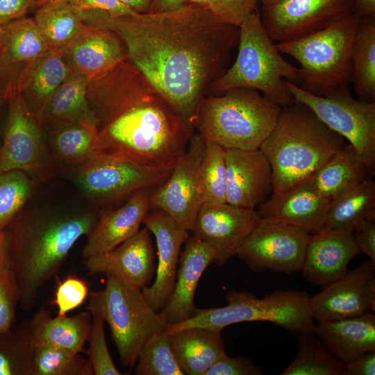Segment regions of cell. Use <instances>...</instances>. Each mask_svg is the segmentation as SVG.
Here are the masks:
<instances>
[{"mask_svg": "<svg viewBox=\"0 0 375 375\" xmlns=\"http://www.w3.org/2000/svg\"><path fill=\"white\" fill-rule=\"evenodd\" d=\"M38 0H0V25L25 17Z\"/></svg>", "mask_w": 375, "mask_h": 375, "instance_id": "cell-50", "label": "cell"}, {"mask_svg": "<svg viewBox=\"0 0 375 375\" xmlns=\"http://www.w3.org/2000/svg\"><path fill=\"white\" fill-rule=\"evenodd\" d=\"M199 177L204 203L226 202L224 148L215 143L206 142Z\"/></svg>", "mask_w": 375, "mask_h": 375, "instance_id": "cell-42", "label": "cell"}, {"mask_svg": "<svg viewBox=\"0 0 375 375\" xmlns=\"http://www.w3.org/2000/svg\"><path fill=\"white\" fill-rule=\"evenodd\" d=\"M80 353L35 345L30 375H94L92 367Z\"/></svg>", "mask_w": 375, "mask_h": 375, "instance_id": "cell-40", "label": "cell"}, {"mask_svg": "<svg viewBox=\"0 0 375 375\" xmlns=\"http://www.w3.org/2000/svg\"><path fill=\"white\" fill-rule=\"evenodd\" d=\"M372 176L357 150L345 144L309 177L325 199L331 201Z\"/></svg>", "mask_w": 375, "mask_h": 375, "instance_id": "cell-30", "label": "cell"}, {"mask_svg": "<svg viewBox=\"0 0 375 375\" xmlns=\"http://www.w3.org/2000/svg\"><path fill=\"white\" fill-rule=\"evenodd\" d=\"M310 235L296 227L260 219L237 256L253 272L291 274L301 270Z\"/></svg>", "mask_w": 375, "mask_h": 375, "instance_id": "cell-15", "label": "cell"}, {"mask_svg": "<svg viewBox=\"0 0 375 375\" xmlns=\"http://www.w3.org/2000/svg\"><path fill=\"white\" fill-rule=\"evenodd\" d=\"M19 301V292L12 274L6 266L0 267V334L15 325Z\"/></svg>", "mask_w": 375, "mask_h": 375, "instance_id": "cell-45", "label": "cell"}, {"mask_svg": "<svg viewBox=\"0 0 375 375\" xmlns=\"http://www.w3.org/2000/svg\"><path fill=\"white\" fill-rule=\"evenodd\" d=\"M346 144L304 104L283 107L277 123L260 146L270 163L273 194L309 178Z\"/></svg>", "mask_w": 375, "mask_h": 375, "instance_id": "cell-4", "label": "cell"}, {"mask_svg": "<svg viewBox=\"0 0 375 375\" xmlns=\"http://www.w3.org/2000/svg\"><path fill=\"white\" fill-rule=\"evenodd\" d=\"M226 203L253 208L262 203L272 191L271 165L260 149H225Z\"/></svg>", "mask_w": 375, "mask_h": 375, "instance_id": "cell-22", "label": "cell"}, {"mask_svg": "<svg viewBox=\"0 0 375 375\" xmlns=\"http://www.w3.org/2000/svg\"><path fill=\"white\" fill-rule=\"evenodd\" d=\"M106 276L103 290L90 294L87 310L97 311L108 323L120 364L131 369L147 340L169 325L149 305L140 289Z\"/></svg>", "mask_w": 375, "mask_h": 375, "instance_id": "cell-9", "label": "cell"}, {"mask_svg": "<svg viewBox=\"0 0 375 375\" xmlns=\"http://www.w3.org/2000/svg\"><path fill=\"white\" fill-rule=\"evenodd\" d=\"M205 148V140L194 133L169 176L151 192V208L164 211L188 231L204 203L199 172Z\"/></svg>", "mask_w": 375, "mask_h": 375, "instance_id": "cell-13", "label": "cell"}, {"mask_svg": "<svg viewBox=\"0 0 375 375\" xmlns=\"http://www.w3.org/2000/svg\"><path fill=\"white\" fill-rule=\"evenodd\" d=\"M353 235L359 253L368 256L375 262V220L362 223Z\"/></svg>", "mask_w": 375, "mask_h": 375, "instance_id": "cell-49", "label": "cell"}, {"mask_svg": "<svg viewBox=\"0 0 375 375\" xmlns=\"http://www.w3.org/2000/svg\"><path fill=\"white\" fill-rule=\"evenodd\" d=\"M358 254L353 232L324 227L310 235L300 271L308 282L324 288L342 277Z\"/></svg>", "mask_w": 375, "mask_h": 375, "instance_id": "cell-20", "label": "cell"}, {"mask_svg": "<svg viewBox=\"0 0 375 375\" xmlns=\"http://www.w3.org/2000/svg\"><path fill=\"white\" fill-rule=\"evenodd\" d=\"M174 167L147 165L96 152L68 172L81 196L98 208L138 190H153L167 180Z\"/></svg>", "mask_w": 375, "mask_h": 375, "instance_id": "cell-10", "label": "cell"}, {"mask_svg": "<svg viewBox=\"0 0 375 375\" xmlns=\"http://www.w3.org/2000/svg\"><path fill=\"white\" fill-rule=\"evenodd\" d=\"M49 49L33 17H23L11 22L0 56L8 65L25 69Z\"/></svg>", "mask_w": 375, "mask_h": 375, "instance_id": "cell-36", "label": "cell"}, {"mask_svg": "<svg viewBox=\"0 0 375 375\" xmlns=\"http://www.w3.org/2000/svg\"><path fill=\"white\" fill-rule=\"evenodd\" d=\"M47 1H49V0H38V1L36 3L33 10H35L38 7H39L42 4L44 3Z\"/></svg>", "mask_w": 375, "mask_h": 375, "instance_id": "cell-59", "label": "cell"}, {"mask_svg": "<svg viewBox=\"0 0 375 375\" xmlns=\"http://www.w3.org/2000/svg\"><path fill=\"white\" fill-rule=\"evenodd\" d=\"M70 72L60 50L50 49L20 75L17 88L39 120L49 99Z\"/></svg>", "mask_w": 375, "mask_h": 375, "instance_id": "cell-28", "label": "cell"}, {"mask_svg": "<svg viewBox=\"0 0 375 375\" xmlns=\"http://www.w3.org/2000/svg\"><path fill=\"white\" fill-rule=\"evenodd\" d=\"M142 224L156 238L158 263L156 278L142 293L153 310L158 312L168 301L174 287L181 248L188 238V231L181 228L166 212L151 208Z\"/></svg>", "mask_w": 375, "mask_h": 375, "instance_id": "cell-18", "label": "cell"}, {"mask_svg": "<svg viewBox=\"0 0 375 375\" xmlns=\"http://www.w3.org/2000/svg\"><path fill=\"white\" fill-rule=\"evenodd\" d=\"M99 214L92 206L27 202L6 228V267L16 281L22 309L34 307L41 288L57 275L73 246L93 228Z\"/></svg>", "mask_w": 375, "mask_h": 375, "instance_id": "cell-3", "label": "cell"}, {"mask_svg": "<svg viewBox=\"0 0 375 375\" xmlns=\"http://www.w3.org/2000/svg\"><path fill=\"white\" fill-rule=\"evenodd\" d=\"M354 14L359 17H375V0H351Z\"/></svg>", "mask_w": 375, "mask_h": 375, "instance_id": "cell-54", "label": "cell"}, {"mask_svg": "<svg viewBox=\"0 0 375 375\" xmlns=\"http://www.w3.org/2000/svg\"><path fill=\"white\" fill-rule=\"evenodd\" d=\"M351 83L360 99L375 100V17H360L352 51Z\"/></svg>", "mask_w": 375, "mask_h": 375, "instance_id": "cell-35", "label": "cell"}, {"mask_svg": "<svg viewBox=\"0 0 375 375\" xmlns=\"http://www.w3.org/2000/svg\"><path fill=\"white\" fill-rule=\"evenodd\" d=\"M11 22L0 25V49L3 47L8 33L10 31Z\"/></svg>", "mask_w": 375, "mask_h": 375, "instance_id": "cell-57", "label": "cell"}, {"mask_svg": "<svg viewBox=\"0 0 375 375\" xmlns=\"http://www.w3.org/2000/svg\"><path fill=\"white\" fill-rule=\"evenodd\" d=\"M89 78L71 70L53 93L40 121L59 120L82 125L97 135V126L87 97Z\"/></svg>", "mask_w": 375, "mask_h": 375, "instance_id": "cell-32", "label": "cell"}, {"mask_svg": "<svg viewBox=\"0 0 375 375\" xmlns=\"http://www.w3.org/2000/svg\"><path fill=\"white\" fill-rule=\"evenodd\" d=\"M92 315V324L88 338V348L85 350L94 375H121L110 356L105 336L104 319L95 310Z\"/></svg>", "mask_w": 375, "mask_h": 375, "instance_id": "cell-43", "label": "cell"}, {"mask_svg": "<svg viewBox=\"0 0 375 375\" xmlns=\"http://www.w3.org/2000/svg\"><path fill=\"white\" fill-rule=\"evenodd\" d=\"M7 242L5 231H0V267L6 266Z\"/></svg>", "mask_w": 375, "mask_h": 375, "instance_id": "cell-56", "label": "cell"}, {"mask_svg": "<svg viewBox=\"0 0 375 375\" xmlns=\"http://www.w3.org/2000/svg\"><path fill=\"white\" fill-rule=\"evenodd\" d=\"M360 17L353 13L328 27L297 40L276 44L301 65V88L319 97L348 88L352 74V51Z\"/></svg>", "mask_w": 375, "mask_h": 375, "instance_id": "cell-7", "label": "cell"}, {"mask_svg": "<svg viewBox=\"0 0 375 375\" xmlns=\"http://www.w3.org/2000/svg\"><path fill=\"white\" fill-rule=\"evenodd\" d=\"M136 362V375H184L174 358L166 331L153 334L147 340Z\"/></svg>", "mask_w": 375, "mask_h": 375, "instance_id": "cell-41", "label": "cell"}, {"mask_svg": "<svg viewBox=\"0 0 375 375\" xmlns=\"http://www.w3.org/2000/svg\"><path fill=\"white\" fill-rule=\"evenodd\" d=\"M272 0H258L259 2H260L262 4L267 3Z\"/></svg>", "mask_w": 375, "mask_h": 375, "instance_id": "cell-60", "label": "cell"}, {"mask_svg": "<svg viewBox=\"0 0 375 375\" xmlns=\"http://www.w3.org/2000/svg\"><path fill=\"white\" fill-rule=\"evenodd\" d=\"M35 344L28 321L0 334V375H30Z\"/></svg>", "mask_w": 375, "mask_h": 375, "instance_id": "cell-38", "label": "cell"}, {"mask_svg": "<svg viewBox=\"0 0 375 375\" xmlns=\"http://www.w3.org/2000/svg\"><path fill=\"white\" fill-rule=\"evenodd\" d=\"M375 262L366 260L309 298L313 319L350 318L375 310Z\"/></svg>", "mask_w": 375, "mask_h": 375, "instance_id": "cell-16", "label": "cell"}, {"mask_svg": "<svg viewBox=\"0 0 375 375\" xmlns=\"http://www.w3.org/2000/svg\"><path fill=\"white\" fill-rule=\"evenodd\" d=\"M155 252L150 231L144 227L114 249L84 258L89 275L110 274L142 290L156 274Z\"/></svg>", "mask_w": 375, "mask_h": 375, "instance_id": "cell-19", "label": "cell"}, {"mask_svg": "<svg viewBox=\"0 0 375 375\" xmlns=\"http://www.w3.org/2000/svg\"><path fill=\"white\" fill-rule=\"evenodd\" d=\"M34 10L33 19L50 49L67 45L87 26L65 0H49Z\"/></svg>", "mask_w": 375, "mask_h": 375, "instance_id": "cell-34", "label": "cell"}, {"mask_svg": "<svg viewBox=\"0 0 375 375\" xmlns=\"http://www.w3.org/2000/svg\"><path fill=\"white\" fill-rule=\"evenodd\" d=\"M354 13L351 0H272L262 5V24L274 42L320 31Z\"/></svg>", "mask_w": 375, "mask_h": 375, "instance_id": "cell-14", "label": "cell"}, {"mask_svg": "<svg viewBox=\"0 0 375 375\" xmlns=\"http://www.w3.org/2000/svg\"><path fill=\"white\" fill-rule=\"evenodd\" d=\"M28 323L35 345L85 352L92 324V315L88 310L73 316L53 317L46 308H41Z\"/></svg>", "mask_w": 375, "mask_h": 375, "instance_id": "cell-29", "label": "cell"}, {"mask_svg": "<svg viewBox=\"0 0 375 375\" xmlns=\"http://www.w3.org/2000/svg\"><path fill=\"white\" fill-rule=\"evenodd\" d=\"M238 53L233 65L215 80L211 94L237 88L256 90L282 108L294 102L284 81L299 82V68L286 61L265 31L257 11L238 26Z\"/></svg>", "mask_w": 375, "mask_h": 375, "instance_id": "cell-6", "label": "cell"}, {"mask_svg": "<svg viewBox=\"0 0 375 375\" xmlns=\"http://www.w3.org/2000/svg\"><path fill=\"white\" fill-rule=\"evenodd\" d=\"M8 105V96H0V145L1 143L3 132H1V122L5 110Z\"/></svg>", "mask_w": 375, "mask_h": 375, "instance_id": "cell-58", "label": "cell"}, {"mask_svg": "<svg viewBox=\"0 0 375 375\" xmlns=\"http://www.w3.org/2000/svg\"><path fill=\"white\" fill-rule=\"evenodd\" d=\"M78 12L85 25L119 37L127 60L169 102L192 136L210 85L225 72L230 51L238 44V27L190 3L157 13Z\"/></svg>", "mask_w": 375, "mask_h": 375, "instance_id": "cell-1", "label": "cell"}, {"mask_svg": "<svg viewBox=\"0 0 375 375\" xmlns=\"http://www.w3.org/2000/svg\"><path fill=\"white\" fill-rule=\"evenodd\" d=\"M188 4V0H151L149 12L157 13L178 10Z\"/></svg>", "mask_w": 375, "mask_h": 375, "instance_id": "cell-53", "label": "cell"}, {"mask_svg": "<svg viewBox=\"0 0 375 375\" xmlns=\"http://www.w3.org/2000/svg\"><path fill=\"white\" fill-rule=\"evenodd\" d=\"M258 2V0H188V3L201 6L220 21L238 27L257 11Z\"/></svg>", "mask_w": 375, "mask_h": 375, "instance_id": "cell-44", "label": "cell"}, {"mask_svg": "<svg viewBox=\"0 0 375 375\" xmlns=\"http://www.w3.org/2000/svg\"><path fill=\"white\" fill-rule=\"evenodd\" d=\"M284 85L294 101L308 107L329 128L349 142L374 176L375 102L353 99L348 88L319 97L287 80L284 81Z\"/></svg>", "mask_w": 375, "mask_h": 375, "instance_id": "cell-12", "label": "cell"}, {"mask_svg": "<svg viewBox=\"0 0 375 375\" xmlns=\"http://www.w3.org/2000/svg\"><path fill=\"white\" fill-rule=\"evenodd\" d=\"M12 169L24 171L40 182L60 171L43 124L28 108L17 87L8 96L0 145V171Z\"/></svg>", "mask_w": 375, "mask_h": 375, "instance_id": "cell-11", "label": "cell"}, {"mask_svg": "<svg viewBox=\"0 0 375 375\" xmlns=\"http://www.w3.org/2000/svg\"><path fill=\"white\" fill-rule=\"evenodd\" d=\"M375 351L365 353L346 363L344 375H374Z\"/></svg>", "mask_w": 375, "mask_h": 375, "instance_id": "cell-51", "label": "cell"}, {"mask_svg": "<svg viewBox=\"0 0 375 375\" xmlns=\"http://www.w3.org/2000/svg\"><path fill=\"white\" fill-rule=\"evenodd\" d=\"M262 368L243 356L231 357L225 353L206 372L205 375H261Z\"/></svg>", "mask_w": 375, "mask_h": 375, "instance_id": "cell-47", "label": "cell"}, {"mask_svg": "<svg viewBox=\"0 0 375 375\" xmlns=\"http://www.w3.org/2000/svg\"><path fill=\"white\" fill-rule=\"evenodd\" d=\"M93 112L95 151L143 165H175L191 137L173 106L128 62L102 82Z\"/></svg>", "mask_w": 375, "mask_h": 375, "instance_id": "cell-2", "label": "cell"}, {"mask_svg": "<svg viewBox=\"0 0 375 375\" xmlns=\"http://www.w3.org/2000/svg\"><path fill=\"white\" fill-rule=\"evenodd\" d=\"M330 202L308 178L283 192L273 194L256 211L261 219L314 234L324 228Z\"/></svg>", "mask_w": 375, "mask_h": 375, "instance_id": "cell-21", "label": "cell"}, {"mask_svg": "<svg viewBox=\"0 0 375 375\" xmlns=\"http://www.w3.org/2000/svg\"><path fill=\"white\" fill-rule=\"evenodd\" d=\"M223 329L194 326L169 335L174 358L183 374L205 375L226 353Z\"/></svg>", "mask_w": 375, "mask_h": 375, "instance_id": "cell-27", "label": "cell"}, {"mask_svg": "<svg viewBox=\"0 0 375 375\" xmlns=\"http://www.w3.org/2000/svg\"><path fill=\"white\" fill-rule=\"evenodd\" d=\"M315 334L325 347L345 363L375 351V315L318 322Z\"/></svg>", "mask_w": 375, "mask_h": 375, "instance_id": "cell-26", "label": "cell"}, {"mask_svg": "<svg viewBox=\"0 0 375 375\" xmlns=\"http://www.w3.org/2000/svg\"><path fill=\"white\" fill-rule=\"evenodd\" d=\"M299 351L281 375H344L346 363L334 356L314 332L299 334Z\"/></svg>", "mask_w": 375, "mask_h": 375, "instance_id": "cell-37", "label": "cell"}, {"mask_svg": "<svg viewBox=\"0 0 375 375\" xmlns=\"http://www.w3.org/2000/svg\"><path fill=\"white\" fill-rule=\"evenodd\" d=\"M75 9L84 10H99L111 15H121L135 13L128 6L119 0H65Z\"/></svg>", "mask_w": 375, "mask_h": 375, "instance_id": "cell-48", "label": "cell"}, {"mask_svg": "<svg viewBox=\"0 0 375 375\" xmlns=\"http://www.w3.org/2000/svg\"><path fill=\"white\" fill-rule=\"evenodd\" d=\"M22 72V67L8 65L0 56V96H8L10 91L17 87Z\"/></svg>", "mask_w": 375, "mask_h": 375, "instance_id": "cell-52", "label": "cell"}, {"mask_svg": "<svg viewBox=\"0 0 375 375\" xmlns=\"http://www.w3.org/2000/svg\"><path fill=\"white\" fill-rule=\"evenodd\" d=\"M227 304L212 308H197L191 318L169 325V334L184 328L201 326L224 329L231 324L247 322H269L299 335L314 332L309 296L297 290H277L259 299L246 291L230 290Z\"/></svg>", "mask_w": 375, "mask_h": 375, "instance_id": "cell-8", "label": "cell"}, {"mask_svg": "<svg viewBox=\"0 0 375 375\" xmlns=\"http://www.w3.org/2000/svg\"><path fill=\"white\" fill-rule=\"evenodd\" d=\"M87 283L75 276H68L58 283L52 303L58 308V316L66 315L85 301L88 295Z\"/></svg>", "mask_w": 375, "mask_h": 375, "instance_id": "cell-46", "label": "cell"}, {"mask_svg": "<svg viewBox=\"0 0 375 375\" xmlns=\"http://www.w3.org/2000/svg\"><path fill=\"white\" fill-rule=\"evenodd\" d=\"M253 208L225 203H204L195 219L192 232L215 252L214 263L222 266L238 252L260 221Z\"/></svg>", "mask_w": 375, "mask_h": 375, "instance_id": "cell-17", "label": "cell"}, {"mask_svg": "<svg viewBox=\"0 0 375 375\" xmlns=\"http://www.w3.org/2000/svg\"><path fill=\"white\" fill-rule=\"evenodd\" d=\"M133 11L147 13L149 11L151 0H119Z\"/></svg>", "mask_w": 375, "mask_h": 375, "instance_id": "cell-55", "label": "cell"}, {"mask_svg": "<svg viewBox=\"0 0 375 375\" xmlns=\"http://www.w3.org/2000/svg\"><path fill=\"white\" fill-rule=\"evenodd\" d=\"M53 161L60 171H69L90 159L96 153L97 135L78 124L59 121L42 122Z\"/></svg>", "mask_w": 375, "mask_h": 375, "instance_id": "cell-31", "label": "cell"}, {"mask_svg": "<svg viewBox=\"0 0 375 375\" xmlns=\"http://www.w3.org/2000/svg\"><path fill=\"white\" fill-rule=\"evenodd\" d=\"M282 107L251 88H237L206 96L194 133L225 149H256L274 128Z\"/></svg>", "mask_w": 375, "mask_h": 375, "instance_id": "cell-5", "label": "cell"}, {"mask_svg": "<svg viewBox=\"0 0 375 375\" xmlns=\"http://www.w3.org/2000/svg\"><path fill=\"white\" fill-rule=\"evenodd\" d=\"M215 252L195 235L188 236L180 254L173 291L158 312L163 321L173 325L194 315V294L199 279L207 267L214 263Z\"/></svg>", "mask_w": 375, "mask_h": 375, "instance_id": "cell-23", "label": "cell"}, {"mask_svg": "<svg viewBox=\"0 0 375 375\" xmlns=\"http://www.w3.org/2000/svg\"><path fill=\"white\" fill-rule=\"evenodd\" d=\"M375 220V183L372 177L330 202L324 227L353 232L362 223Z\"/></svg>", "mask_w": 375, "mask_h": 375, "instance_id": "cell-33", "label": "cell"}, {"mask_svg": "<svg viewBox=\"0 0 375 375\" xmlns=\"http://www.w3.org/2000/svg\"><path fill=\"white\" fill-rule=\"evenodd\" d=\"M39 183L22 170L0 171V231L6 229L36 193Z\"/></svg>", "mask_w": 375, "mask_h": 375, "instance_id": "cell-39", "label": "cell"}, {"mask_svg": "<svg viewBox=\"0 0 375 375\" xmlns=\"http://www.w3.org/2000/svg\"><path fill=\"white\" fill-rule=\"evenodd\" d=\"M151 190H138L120 207L100 210L95 225L87 235L83 258L110 251L135 235L151 209Z\"/></svg>", "mask_w": 375, "mask_h": 375, "instance_id": "cell-24", "label": "cell"}, {"mask_svg": "<svg viewBox=\"0 0 375 375\" xmlns=\"http://www.w3.org/2000/svg\"><path fill=\"white\" fill-rule=\"evenodd\" d=\"M58 49L72 71L88 78L101 75L127 60L125 45L115 33L88 26Z\"/></svg>", "mask_w": 375, "mask_h": 375, "instance_id": "cell-25", "label": "cell"}]
</instances>
